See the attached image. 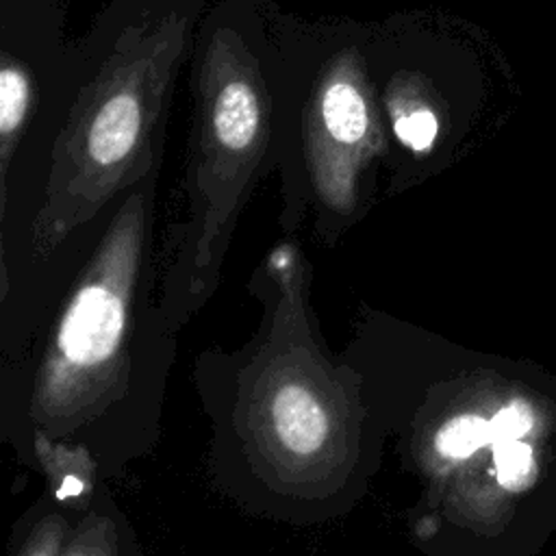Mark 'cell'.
Wrapping results in <instances>:
<instances>
[{
  "label": "cell",
  "instance_id": "obj_1",
  "mask_svg": "<svg viewBox=\"0 0 556 556\" xmlns=\"http://www.w3.org/2000/svg\"><path fill=\"white\" fill-rule=\"evenodd\" d=\"M193 11L139 0L102 22L100 54L52 137V185L96 198L154 156L159 126L180 65Z\"/></svg>",
  "mask_w": 556,
  "mask_h": 556
},
{
  "label": "cell",
  "instance_id": "obj_2",
  "mask_svg": "<svg viewBox=\"0 0 556 556\" xmlns=\"http://www.w3.org/2000/svg\"><path fill=\"white\" fill-rule=\"evenodd\" d=\"M191 176L206 224L228 215L282 135V67L261 20L224 2L204 28L195 76Z\"/></svg>",
  "mask_w": 556,
  "mask_h": 556
},
{
  "label": "cell",
  "instance_id": "obj_3",
  "mask_svg": "<svg viewBox=\"0 0 556 556\" xmlns=\"http://www.w3.org/2000/svg\"><path fill=\"white\" fill-rule=\"evenodd\" d=\"M387 146L365 54L341 39L315 50L308 72L282 65L280 148H298L315 187L348 202Z\"/></svg>",
  "mask_w": 556,
  "mask_h": 556
},
{
  "label": "cell",
  "instance_id": "obj_4",
  "mask_svg": "<svg viewBox=\"0 0 556 556\" xmlns=\"http://www.w3.org/2000/svg\"><path fill=\"white\" fill-rule=\"evenodd\" d=\"M124 326L126 300L122 289L104 280L83 285L61 319L54 369L78 376L104 367L119 350Z\"/></svg>",
  "mask_w": 556,
  "mask_h": 556
},
{
  "label": "cell",
  "instance_id": "obj_5",
  "mask_svg": "<svg viewBox=\"0 0 556 556\" xmlns=\"http://www.w3.org/2000/svg\"><path fill=\"white\" fill-rule=\"evenodd\" d=\"M271 419L280 443L293 454H313L328 434L321 404L302 387H282L274 397Z\"/></svg>",
  "mask_w": 556,
  "mask_h": 556
},
{
  "label": "cell",
  "instance_id": "obj_6",
  "mask_svg": "<svg viewBox=\"0 0 556 556\" xmlns=\"http://www.w3.org/2000/svg\"><path fill=\"white\" fill-rule=\"evenodd\" d=\"M35 83L28 67L13 54H4L0 67V159H2V195H7V172L17 141L33 111Z\"/></svg>",
  "mask_w": 556,
  "mask_h": 556
},
{
  "label": "cell",
  "instance_id": "obj_7",
  "mask_svg": "<svg viewBox=\"0 0 556 556\" xmlns=\"http://www.w3.org/2000/svg\"><path fill=\"white\" fill-rule=\"evenodd\" d=\"M389 115L395 139L415 154H428L441 132L437 109L421 98H400L389 93Z\"/></svg>",
  "mask_w": 556,
  "mask_h": 556
},
{
  "label": "cell",
  "instance_id": "obj_8",
  "mask_svg": "<svg viewBox=\"0 0 556 556\" xmlns=\"http://www.w3.org/2000/svg\"><path fill=\"white\" fill-rule=\"evenodd\" d=\"M437 450L447 458H467L491 443L489 421L478 415H460L437 432Z\"/></svg>",
  "mask_w": 556,
  "mask_h": 556
},
{
  "label": "cell",
  "instance_id": "obj_9",
  "mask_svg": "<svg viewBox=\"0 0 556 556\" xmlns=\"http://www.w3.org/2000/svg\"><path fill=\"white\" fill-rule=\"evenodd\" d=\"M495 458V473L497 482L508 491H521L532 484L534 476V460L532 450L528 443L519 441H504L493 445Z\"/></svg>",
  "mask_w": 556,
  "mask_h": 556
},
{
  "label": "cell",
  "instance_id": "obj_10",
  "mask_svg": "<svg viewBox=\"0 0 556 556\" xmlns=\"http://www.w3.org/2000/svg\"><path fill=\"white\" fill-rule=\"evenodd\" d=\"M532 428V413L523 402H510L500 408L493 419H489V434L491 443L504 441H519Z\"/></svg>",
  "mask_w": 556,
  "mask_h": 556
}]
</instances>
